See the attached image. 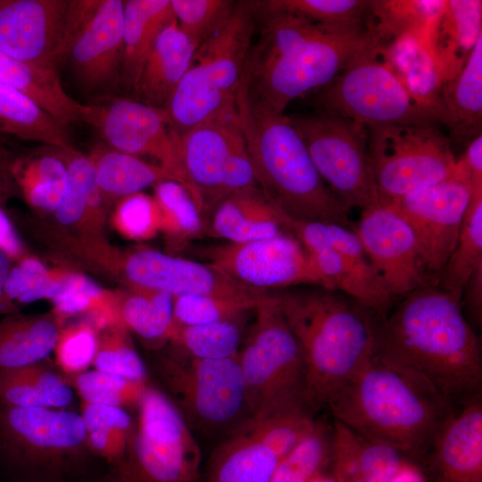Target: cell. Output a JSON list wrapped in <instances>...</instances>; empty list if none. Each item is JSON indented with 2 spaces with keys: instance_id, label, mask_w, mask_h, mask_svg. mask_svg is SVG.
<instances>
[{
  "instance_id": "c3c4849f",
  "label": "cell",
  "mask_w": 482,
  "mask_h": 482,
  "mask_svg": "<svg viewBox=\"0 0 482 482\" xmlns=\"http://www.w3.org/2000/svg\"><path fill=\"white\" fill-rule=\"evenodd\" d=\"M154 199L161 217V229L170 235L187 239L203 229L201 212L183 185L163 180L154 186Z\"/></svg>"
},
{
  "instance_id": "6da1fadb",
  "label": "cell",
  "mask_w": 482,
  "mask_h": 482,
  "mask_svg": "<svg viewBox=\"0 0 482 482\" xmlns=\"http://www.w3.org/2000/svg\"><path fill=\"white\" fill-rule=\"evenodd\" d=\"M252 6L259 29L236 98L254 115H283L292 101L330 83L367 40L366 23L320 25Z\"/></svg>"
},
{
  "instance_id": "603a6c76",
  "label": "cell",
  "mask_w": 482,
  "mask_h": 482,
  "mask_svg": "<svg viewBox=\"0 0 482 482\" xmlns=\"http://www.w3.org/2000/svg\"><path fill=\"white\" fill-rule=\"evenodd\" d=\"M256 26L251 1L236 2L228 21L195 52L193 61L230 98L236 99Z\"/></svg>"
},
{
  "instance_id": "ee69618b",
  "label": "cell",
  "mask_w": 482,
  "mask_h": 482,
  "mask_svg": "<svg viewBox=\"0 0 482 482\" xmlns=\"http://www.w3.org/2000/svg\"><path fill=\"white\" fill-rule=\"evenodd\" d=\"M252 4L259 12L287 13L315 24L343 26L365 24L370 1L263 0Z\"/></svg>"
},
{
  "instance_id": "e0dca14e",
  "label": "cell",
  "mask_w": 482,
  "mask_h": 482,
  "mask_svg": "<svg viewBox=\"0 0 482 482\" xmlns=\"http://www.w3.org/2000/svg\"><path fill=\"white\" fill-rule=\"evenodd\" d=\"M0 438L16 459L32 463H54L87 445L81 415L48 407L2 405Z\"/></svg>"
},
{
  "instance_id": "8992f818",
  "label": "cell",
  "mask_w": 482,
  "mask_h": 482,
  "mask_svg": "<svg viewBox=\"0 0 482 482\" xmlns=\"http://www.w3.org/2000/svg\"><path fill=\"white\" fill-rule=\"evenodd\" d=\"M320 112L365 128L442 123L438 104L414 95L395 72L382 45L367 40L348 65L318 96Z\"/></svg>"
},
{
  "instance_id": "f6af8a7d",
  "label": "cell",
  "mask_w": 482,
  "mask_h": 482,
  "mask_svg": "<svg viewBox=\"0 0 482 482\" xmlns=\"http://www.w3.org/2000/svg\"><path fill=\"white\" fill-rule=\"evenodd\" d=\"M66 163L69 182L64 198L57 208L55 217L63 225H71L81 219L87 211H96L102 200L95 169L89 157L73 147L60 149Z\"/></svg>"
},
{
  "instance_id": "83f0119b",
  "label": "cell",
  "mask_w": 482,
  "mask_h": 482,
  "mask_svg": "<svg viewBox=\"0 0 482 482\" xmlns=\"http://www.w3.org/2000/svg\"><path fill=\"white\" fill-rule=\"evenodd\" d=\"M443 120L456 143H468L481 134L482 37L459 74L446 82L440 96Z\"/></svg>"
},
{
  "instance_id": "f1b7e54d",
  "label": "cell",
  "mask_w": 482,
  "mask_h": 482,
  "mask_svg": "<svg viewBox=\"0 0 482 482\" xmlns=\"http://www.w3.org/2000/svg\"><path fill=\"white\" fill-rule=\"evenodd\" d=\"M174 15L170 0L124 1L123 55L120 82L132 89L161 31Z\"/></svg>"
},
{
  "instance_id": "7a4b0ae2",
  "label": "cell",
  "mask_w": 482,
  "mask_h": 482,
  "mask_svg": "<svg viewBox=\"0 0 482 482\" xmlns=\"http://www.w3.org/2000/svg\"><path fill=\"white\" fill-rule=\"evenodd\" d=\"M461 301L437 286L421 287L376 328V351L423 378L453 407L480 396L482 386L480 343Z\"/></svg>"
},
{
  "instance_id": "6125c7cd",
  "label": "cell",
  "mask_w": 482,
  "mask_h": 482,
  "mask_svg": "<svg viewBox=\"0 0 482 482\" xmlns=\"http://www.w3.org/2000/svg\"><path fill=\"white\" fill-rule=\"evenodd\" d=\"M387 482H428V480L416 462L410 458H406Z\"/></svg>"
},
{
  "instance_id": "11a10c76",
  "label": "cell",
  "mask_w": 482,
  "mask_h": 482,
  "mask_svg": "<svg viewBox=\"0 0 482 482\" xmlns=\"http://www.w3.org/2000/svg\"><path fill=\"white\" fill-rule=\"evenodd\" d=\"M115 221L126 237L135 240L148 239L161 229L160 212L154 197L141 192L122 198Z\"/></svg>"
},
{
  "instance_id": "30bf717a",
  "label": "cell",
  "mask_w": 482,
  "mask_h": 482,
  "mask_svg": "<svg viewBox=\"0 0 482 482\" xmlns=\"http://www.w3.org/2000/svg\"><path fill=\"white\" fill-rule=\"evenodd\" d=\"M368 149L379 203L388 204L453 175L451 142L434 124L369 127Z\"/></svg>"
},
{
  "instance_id": "03108f58",
  "label": "cell",
  "mask_w": 482,
  "mask_h": 482,
  "mask_svg": "<svg viewBox=\"0 0 482 482\" xmlns=\"http://www.w3.org/2000/svg\"><path fill=\"white\" fill-rule=\"evenodd\" d=\"M352 482H374V481L362 476V474H361L356 478H354Z\"/></svg>"
},
{
  "instance_id": "bcb514c9",
  "label": "cell",
  "mask_w": 482,
  "mask_h": 482,
  "mask_svg": "<svg viewBox=\"0 0 482 482\" xmlns=\"http://www.w3.org/2000/svg\"><path fill=\"white\" fill-rule=\"evenodd\" d=\"M62 278L52 277L46 267L34 258H22L12 265L0 296V313L17 304L41 299L53 300L61 291Z\"/></svg>"
},
{
  "instance_id": "f907efd6",
  "label": "cell",
  "mask_w": 482,
  "mask_h": 482,
  "mask_svg": "<svg viewBox=\"0 0 482 482\" xmlns=\"http://www.w3.org/2000/svg\"><path fill=\"white\" fill-rule=\"evenodd\" d=\"M235 4L229 0H170L179 29L195 48L228 21Z\"/></svg>"
},
{
  "instance_id": "91938a15",
  "label": "cell",
  "mask_w": 482,
  "mask_h": 482,
  "mask_svg": "<svg viewBox=\"0 0 482 482\" xmlns=\"http://www.w3.org/2000/svg\"><path fill=\"white\" fill-rule=\"evenodd\" d=\"M4 181L0 179V190ZM0 251L7 253L12 260L20 259L22 254L21 243L12 224L0 204Z\"/></svg>"
},
{
  "instance_id": "4316f807",
  "label": "cell",
  "mask_w": 482,
  "mask_h": 482,
  "mask_svg": "<svg viewBox=\"0 0 482 482\" xmlns=\"http://www.w3.org/2000/svg\"><path fill=\"white\" fill-rule=\"evenodd\" d=\"M196 48L176 20L159 34L133 88L137 100L163 108L188 70Z\"/></svg>"
},
{
  "instance_id": "484cf974",
  "label": "cell",
  "mask_w": 482,
  "mask_h": 482,
  "mask_svg": "<svg viewBox=\"0 0 482 482\" xmlns=\"http://www.w3.org/2000/svg\"><path fill=\"white\" fill-rule=\"evenodd\" d=\"M0 80L19 90L60 123L94 126L96 105L72 98L62 84L59 71L13 59L0 52Z\"/></svg>"
},
{
  "instance_id": "44dd1931",
  "label": "cell",
  "mask_w": 482,
  "mask_h": 482,
  "mask_svg": "<svg viewBox=\"0 0 482 482\" xmlns=\"http://www.w3.org/2000/svg\"><path fill=\"white\" fill-rule=\"evenodd\" d=\"M427 455L435 482H482L480 396L451 414Z\"/></svg>"
},
{
  "instance_id": "9a60e30c",
  "label": "cell",
  "mask_w": 482,
  "mask_h": 482,
  "mask_svg": "<svg viewBox=\"0 0 482 482\" xmlns=\"http://www.w3.org/2000/svg\"><path fill=\"white\" fill-rule=\"evenodd\" d=\"M93 127L110 147L154 159L188 191L181 164L179 135L162 108L137 99L118 98L105 105L96 104Z\"/></svg>"
},
{
  "instance_id": "d590c367",
  "label": "cell",
  "mask_w": 482,
  "mask_h": 482,
  "mask_svg": "<svg viewBox=\"0 0 482 482\" xmlns=\"http://www.w3.org/2000/svg\"><path fill=\"white\" fill-rule=\"evenodd\" d=\"M377 41L382 45L389 62L408 88L417 96L441 105L444 85L428 46L410 35Z\"/></svg>"
},
{
  "instance_id": "d4e9b609",
  "label": "cell",
  "mask_w": 482,
  "mask_h": 482,
  "mask_svg": "<svg viewBox=\"0 0 482 482\" xmlns=\"http://www.w3.org/2000/svg\"><path fill=\"white\" fill-rule=\"evenodd\" d=\"M481 37L482 1H444L429 37V49L443 85L462 70Z\"/></svg>"
},
{
  "instance_id": "8fae6325",
  "label": "cell",
  "mask_w": 482,
  "mask_h": 482,
  "mask_svg": "<svg viewBox=\"0 0 482 482\" xmlns=\"http://www.w3.org/2000/svg\"><path fill=\"white\" fill-rule=\"evenodd\" d=\"M289 119L320 176L347 211L379 203L365 127L320 111Z\"/></svg>"
},
{
  "instance_id": "836d02e7",
  "label": "cell",
  "mask_w": 482,
  "mask_h": 482,
  "mask_svg": "<svg viewBox=\"0 0 482 482\" xmlns=\"http://www.w3.org/2000/svg\"><path fill=\"white\" fill-rule=\"evenodd\" d=\"M60 328L51 317H13L0 321V370L38 363L55 348Z\"/></svg>"
},
{
  "instance_id": "cb8c5ba5",
  "label": "cell",
  "mask_w": 482,
  "mask_h": 482,
  "mask_svg": "<svg viewBox=\"0 0 482 482\" xmlns=\"http://www.w3.org/2000/svg\"><path fill=\"white\" fill-rule=\"evenodd\" d=\"M287 216L259 187L221 200L212 218L211 233L229 243L273 237L287 231Z\"/></svg>"
},
{
  "instance_id": "be15d7a7",
  "label": "cell",
  "mask_w": 482,
  "mask_h": 482,
  "mask_svg": "<svg viewBox=\"0 0 482 482\" xmlns=\"http://www.w3.org/2000/svg\"><path fill=\"white\" fill-rule=\"evenodd\" d=\"M12 259L4 252L0 251V296L3 293L5 281L12 265Z\"/></svg>"
},
{
  "instance_id": "5b68a950",
  "label": "cell",
  "mask_w": 482,
  "mask_h": 482,
  "mask_svg": "<svg viewBox=\"0 0 482 482\" xmlns=\"http://www.w3.org/2000/svg\"><path fill=\"white\" fill-rule=\"evenodd\" d=\"M258 187L289 218L354 229L347 211L317 171L289 116L251 113L236 98Z\"/></svg>"
},
{
  "instance_id": "7bdbcfd3",
  "label": "cell",
  "mask_w": 482,
  "mask_h": 482,
  "mask_svg": "<svg viewBox=\"0 0 482 482\" xmlns=\"http://www.w3.org/2000/svg\"><path fill=\"white\" fill-rule=\"evenodd\" d=\"M270 295H184L173 298V323L196 325L241 318L255 311Z\"/></svg>"
},
{
  "instance_id": "60d3db41",
  "label": "cell",
  "mask_w": 482,
  "mask_h": 482,
  "mask_svg": "<svg viewBox=\"0 0 482 482\" xmlns=\"http://www.w3.org/2000/svg\"><path fill=\"white\" fill-rule=\"evenodd\" d=\"M81 417L87 445L108 461L119 463L126 452L134 421L124 408L83 403Z\"/></svg>"
},
{
  "instance_id": "f5cc1de1",
  "label": "cell",
  "mask_w": 482,
  "mask_h": 482,
  "mask_svg": "<svg viewBox=\"0 0 482 482\" xmlns=\"http://www.w3.org/2000/svg\"><path fill=\"white\" fill-rule=\"evenodd\" d=\"M98 345L96 328L80 322L60 330L54 348L60 368L69 375L82 373L93 365Z\"/></svg>"
},
{
  "instance_id": "680465c9",
  "label": "cell",
  "mask_w": 482,
  "mask_h": 482,
  "mask_svg": "<svg viewBox=\"0 0 482 482\" xmlns=\"http://www.w3.org/2000/svg\"><path fill=\"white\" fill-rule=\"evenodd\" d=\"M459 158L471 176L475 191L482 190V134L467 143L464 154Z\"/></svg>"
},
{
  "instance_id": "7dc6e473",
  "label": "cell",
  "mask_w": 482,
  "mask_h": 482,
  "mask_svg": "<svg viewBox=\"0 0 482 482\" xmlns=\"http://www.w3.org/2000/svg\"><path fill=\"white\" fill-rule=\"evenodd\" d=\"M313 413L308 407H296L250 421L244 428L280 460L312 429Z\"/></svg>"
},
{
  "instance_id": "d6a6232c",
  "label": "cell",
  "mask_w": 482,
  "mask_h": 482,
  "mask_svg": "<svg viewBox=\"0 0 482 482\" xmlns=\"http://www.w3.org/2000/svg\"><path fill=\"white\" fill-rule=\"evenodd\" d=\"M73 392L55 372L38 363L0 370V403L12 407L62 408Z\"/></svg>"
},
{
  "instance_id": "ba28073f",
  "label": "cell",
  "mask_w": 482,
  "mask_h": 482,
  "mask_svg": "<svg viewBox=\"0 0 482 482\" xmlns=\"http://www.w3.org/2000/svg\"><path fill=\"white\" fill-rule=\"evenodd\" d=\"M116 482H198L199 445L165 394L147 385Z\"/></svg>"
},
{
  "instance_id": "4dcf8cb0",
  "label": "cell",
  "mask_w": 482,
  "mask_h": 482,
  "mask_svg": "<svg viewBox=\"0 0 482 482\" xmlns=\"http://www.w3.org/2000/svg\"><path fill=\"white\" fill-rule=\"evenodd\" d=\"M0 132L60 149L72 147L66 126L1 80Z\"/></svg>"
},
{
  "instance_id": "816d5d0a",
  "label": "cell",
  "mask_w": 482,
  "mask_h": 482,
  "mask_svg": "<svg viewBox=\"0 0 482 482\" xmlns=\"http://www.w3.org/2000/svg\"><path fill=\"white\" fill-rule=\"evenodd\" d=\"M74 384L83 403L120 408L137 406L148 385L96 370L76 375Z\"/></svg>"
},
{
  "instance_id": "4fadbf2b",
  "label": "cell",
  "mask_w": 482,
  "mask_h": 482,
  "mask_svg": "<svg viewBox=\"0 0 482 482\" xmlns=\"http://www.w3.org/2000/svg\"><path fill=\"white\" fill-rule=\"evenodd\" d=\"M471 176L460 158L449 178L388 204L411 229L424 262L436 281L453 252L474 193Z\"/></svg>"
},
{
  "instance_id": "ffe728a7",
  "label": "cell",
  "mask_w": 482,
  "mask_h": 482,
  "mask_svg": "<svg viewBox=\"0 0 482 482\" xmlns=\"http://www.w3.org/2000/svg\"><path fill=\"white\" fill-rule=\"evenodd\" d=\"M123 271L137 287L184 295H242L261 292L231 279L209 263L171 256L152 249L129 253Z\"/></svg>"
},
{
  "instance_id": "db71d44e",
  "label": "cell",
  "mask_w": 482,
  "mask_h": 482,
  "mask_svg": "<svg viewBox=\"0 0 482 482\" xmlns=\"http://www.w3.org/2000/svg\"><path fill=\"white\" fill-rule=\"evenodd\" d=\"M103 291L90 278L79 274L62 278L59 294L52 300L59 317H67L86 312L97 315V322L112 320L102 305Z\"/></svg>"
},
{
  "instance_id": "52a82bcc",
  "label": "cell",
  "mask_w": 482,
  "mask_h": 482,
  "mask_svg": "<svg viewBox=\"0 0 482 482\" xmlns=\"http://www.w3.org/2000/svg\"><path fill=\"white\" fill-rule=\"evenodd\" d=\"M255 312V321L238 352L251 421L296 407L310 408L302 350L277 295H270Z\"/></svg>"
},
{
  "instance_id": "5bb4252c",
  "label": "cell",
  "mask_w": 482,
  "mask_h": 482,
  "mask_svg": "<svg viewBox=\"0 0 482 482\" xmlns=\"http://www.w3.org/2000/svg\"><path fill=\"white\" fill-rule=\"evenodd\" d=\"M354 231L395 300L419 288L436 286L424 265L411 229L390 205L377 203L362 209Z\"/></svg>"
},
{
  "instance_id": "6f0895ef",
  "label": "cell",
  "mask_w": 482,
  "mask_h": 482,
  "mask_svg": "<svg viewBox=\"0 0 482 482\" xmlns=\"http://www.w3.org/2000/svg\"><path fill=\"white\" fill-rule=\"evenodd\" d=\"M328 224L295 220L287 216V231L295 237L307 253H315L331 248Z\"/></svg>"
},
{
  "instance_id": "f546056e",
  "label": "cell",
  "mask_w": 482,
  "mask_h": 482,
  "mask_svg": "<svg viewBox=\"0 0 482 482\" xmlns=\"http://www.w3.org/2000/svg\"><path fill=\"white\" fill-rule=\"evenodd\" d=\"M278 461L243 428L215 449L205 482H270Z\"/></svg>"
},
{
  "instance_id": "1f68e13d",
  "label": "cell",
  "mask_w": 482,
  "mask_h": 482,
  "mask_svg": "<svg viewBox=\"0 0 482 482\" xmlns=\"http://www.w3.org/2000/svg\"><path fill=\"white\" fill-rule=\"evenodd\" d=\"M445 0H372L366 19L367 32L377 40L402 35L421 39L429 48V37Z\"/></svg>"
},
{
  "instance_id": "b9f144b4",
  "label": "cell",
  "mask_w": 482,
  "mask_h": 482,
  "mask_svg": "<svg viewBox=\"0 0 482 482\" xmlns=\"http://www.w3.org/2000/svg\"><path fill=\"white\" fill-rule=\"evenodd\" d=\"M239 319L196 325L173 323L169 340L186 354L201 359H227L238 356L242 337Z\"/></svg>"
},
{
  "instance_id": "94428289",
  "label": "cell",
  "mask_w": 482,
  "mask_h": 482,
  "mask_svg": "<svg viewBox=\"0 0 482 482\" xmlns=\"http://www.w3.org/2000/svg\"><path fill=\"white\" fill-rule=\"evenodd\" d=\"M465 295L467 309L478 326L482 320V267L478 268L469 279L462 296Z\"/></svg>"
},
{
  "instance_id": "681fc988",
  "label": "cell",
  "mask_w": 482,
  "mask_h": 482,
  "mask_svg": "<svg viewBox=\"0 0 482 482\" xmlns=\"http://www.w3.org/2000/svg\"><path fill=\"white\" fill-rule=\"evenodd\" d=\"M126 329L122 323L112 324L100 329L93 366L99 371L147 383L146 369Z\"/></svg>"
},
{
  "instance_id": "9c48e42d",
  "label": "cell",
  "mask_w": 482,
  "mask_h": 482,
  "mask_svg": "<svg viewBox=\"0 0 482 482\" xmlns=\"http://www.w3.org/2000/svg\"><path fill=\"white\" fill-rule=\"evenodd\" d=\"M160 371L191 429L226 438L251 421L238 356L201 359L186 354L162 360Z\"/></svg>"
},
{
  "instance_id": "277c9868",
  "label": "cell",
  "mask_w": 482,
  "mask_h": 482,
  "mask_svg": "<svg viewBox=\"0 0 482 482\" xmlns=\"http://www.w3.org/2000/svg\"><path fill=\"white\" fill-rule=\"evenodd\" d=\"M302 350L309 407H327L340 386L375 353L370 312L331 290L276 294Z\"/></svg>"
},
{
  "instance_id": "ac0fdd59",
  "label": "cell",
  "mask_w": 482,
  "mask_h": 482,
  "mask_svg": "<svg viewBox=\"0 0 482 482\" xmlns=\"http://www.w3.org/2000/svg\"><path fill=\"white\" fill-rule=\"evenodd\" d=\"M69 0H0V52L58 70Z\"/></svg>"
},
{
  "instance_id": "74e56055",
  "label": "cell",
  "mask_w": 482,
  "mask_h": 482,
  "mask_svg": "<svg viewBox=\"0 0 482 482\" xmlns=\"http://www.w3.org/2000/svg\"><path fill=\"white\" fill-rule=\"evenodd\" d=\"M482 267V190L474 191L456 246L441 271L437 287L461 300L471 275Z\"/></svg>"
},
{
  "instance_id": "7c38bea8",
  "label": "cell",
  "mask_w": 482,
  "mask_h": 482,
  "mask_svg": "<svg viewBox=\"0 0 482 482\" xmlns=\"http://www.w3.org/2000/svg\"><path fill=\"white\" fill-rule=\"evenodd\" d=\"M123 15L122 0H69L62 62H69L87 91L120 81Z\"/></svg>"
},
{
  "instance_id": "9f6ffc18",
  "label": "cell",
  "mask_w": 482,
  "mask_h": 482,
  "mask_svg": "<svg viewBox=\"0 0 482 482\" xmlns=\"http://www.w3.org/2000/svg\"><path fill=\"white\" fill-rule=\"evenodd\" d=\"M356 439L361 474L374 482H387L407 458L390 446L367 440L357 434Z\"/></svg>"
},
{
  "instance_id": "e7e4bbea",
  "label": "cell",
  "mask_w": 482,
  "mask_h": 482,
  "mask_svg": "<svg viewBox=\"0 0 482 482\" xmlns=\"http://www.w3.org/2000/svg\"><path fill=\"white\" fill-rule=\"evenodd\" d=\"M311 482H337L331 471H325L316 477Z\"/></svg>"
},
{
  "instance_id": "8d00e7d4",
  "label": "cell",
  "mask_w": 482,
  "mask_h": 482,
  "mask_svg": "<svg viewBox=\"0 0 482 482\" xmlns=\"http://www.w3.org/2000/svg\"><path fill=\"white\" fill-rule=\"evenodd\" d=\"M11 171L30 204L46 212L57 210L69 182L68 169L61 155L46 154L16 160Z\"/></svg>"
},
{
  "instance_id": "d6986e66",
  "label": "cell",
  "mask_w": 482,
  "mask_h": 482,
  "mask_svg": "<svg viewBox=\"0 0 482 482\" xmlns=\"http://www.w3.org/2000/svg\"><path fill=\"white\" fill-rule=\"evenodd\" d=\"M245 142L237 113L198 125L179 136L181 164L188 192L201 213L221 200L229 161Z\"/></svg>"
},
{
  "instance_id": "2e32d148",
  "label": "cell",
  "mask_w": 482,
  "mask_h": 482,
  "mask_svg": "<svg viewBox=\"0 0 482 482\" xmlns=\"http://www.w3.org/2000/svg\"><path fill=\"white\" fill-rule=\"evenodd\" d=\"M209 264L247 287L265 291L316 284L308 253L288 232L246 243H228L208 250Z\"/></svg>"
},
{
  "instance_id": "ab89813d",
  "label": "cell",
  "mask_w": 482,
  "mask_h": 482,
  "mask_svg": "<svg viewBox=\"0 0 482 482\" xmlns=\"http://www.w3.org/2000/svg\"><path fill=\"white\" fill-rule=\"evenodd\" d=\"M120 304L122 324L150 342L169 340L173 326V297L164 292L137 287Z\"/></svg>"
},
{
  "instance_id": "3957f363",
  "label": "cell",
  "mask_w": 482,
  "mask_h": 482,
  "mask_svg": "<svg viewBox=\"0 0 482 482\" xmlns=\"http://www.w3.org/2000/svg\"><path fill=\"white\" fill-rule=\"evenodd\" d=\"M334 420L411 460L426 455L452 404L428 381L375 350L335 393Z\"/></svg>"
},
{
  "instance_id": "f35d334b",
  "label": "cell",
  "mask_w": 482,
  "mask_h": 482,
  "mask_svg": "<svg viewBox=\"0 0 482 482\" xmlns=\"http://www.w3.org/2000/svg\"><path fill=\"white\" fill-rule=\"evenodd\" d=\"M333 424L316 420L310 433L278 462L270 482H311L331 468Z\"/></svg>"
},
{
  "instance_id": "7402d4cb",
  "label": "cell",
  "mask_w": 482,
  "mask_h": 482,
  "mask_svg": "<svg viewBox=\"0 0 482 482\" xmlns=\"http://www.w3.org/2000/svg\"><path fill=\"white\" fill-rule=\"evenodd\" d=\"M308 257L318 286L343 292L380 320L386 317L395 299L375 271L361 243L349 244L340 253L329 248L308 253Z\"/></svg>"
},
{
  "instance_id": "e575fe53",
  "label": "cell",
  "mask_w": 482,
  "mask_h": 482,
  "mask_svg": "<svg viewBox=\"0 0 482 482\" xmlns=\"http://www.w3.org/2000/svg\"><path fill=\"white\" fill-rule=\"evenodd\" d=\"M89 159L100 190L112 196L124 198L161 181L176 180L158 164L112 147L95 148Z\"/></svg>"
}]
</instances>
